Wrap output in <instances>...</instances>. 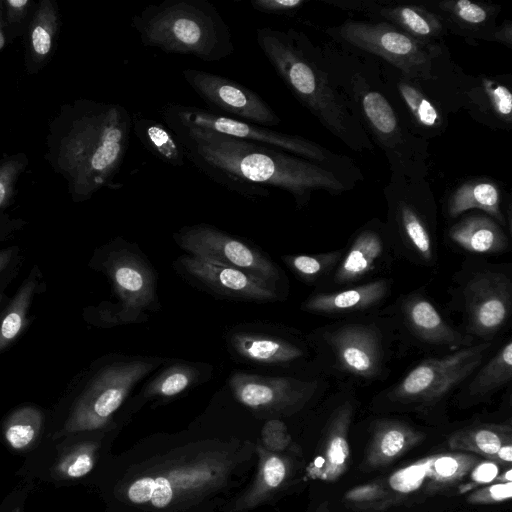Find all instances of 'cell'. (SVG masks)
Instances as JSON below:
<instances>
[{
	"label": "cell",
	"mask_w": 512,
	"mask_h": 512,
	"mask_svg": "<svg viewBox=\"0 0 512 512\" xmlns=\"http://www.w3.org/2000/svg\"><path fill=\"white\" fill-rule=\"evenodd\" d=\"M185 157L214 182L246 198L268 197L280 188L305 206L318 190L337 195L353 187L346 171L277 148L210 132L172 128Z\"/></svg>",
	"instance_id": "obj_1"
},
{
	"label": "cell",
	"mask_w": 512,
	"mask_h": 512,
	"mask_svg": "<svg viewBox=\"0 0 512 512\" xmlns=\"http://www.w3.org/2000/svg\"><path fill=\"white\" fill-rule=\"evenodd\" d=\"M319 47L329 74L373 144L385 154L392 174L426 178L428 141L416 134L402 109L386 94L378 59L337 42Z\"/></svg>",
	"instance_id": "obj_2"
},
{
	"label": "cell",
	"mask_w": 512,
	"mask_h": 512,
	"mask_svg": "<svg viewBox=\"0 0 512 512\" xmlns=\"http://www.w3.org/2000/svg\"><path fill=\"white\" fill-rule=\"evenodd\" d=\"M64 116L65 126L50 144V161L73 198L83 201L113 184L129 146L132 116L119 104L90 100L75 102Z\"/></svg>",
	"instance_id": "obj_3"
},
{
	"label": "cell",
	"mask_w": 512,
	"mask_h": 512,
	"mask_svg": "<svg viewBox=\"0 0 512 512\" xmlns=\"http://www.w3.org/2000/svg\"><path fill=\"white\" fill-rule=\"evenodd\" d=\"M256 41L293 96L330 133L355 152L374 151L351 102L325 67L318 45L294 28H258Z\"/></svg>",
	"instance_id": "obj_4"
},
{
	"label": "cell",
	"mask_w": 512,
	"mask_h": 512,
	"mask_svg": "<svg viewBox=\"0 0 512 512\" xmlns=\"http://www.w3.org/2000/svg\"><path fill=\"white\" fill-rule=\"evenodd\" d=\"M228 447H195L144 467L120 487L124 500L159 511H176L223 488L237 466Z\"/></svg>",
	"instance_id": "obj_5"
},
{
	"label": "cell",
	"mask_w": 512,
	"mask_h": 512,
	"mask_svg": "<svg viewBox=\"0 0 512 512\" xmlns=\"http://www.w3.org/2000/svg\"><path fill=\"white\" fill-rule=\"evenodd\" d=\"M131 26L144 46L168 54L216 62L235 50L229 25L207 0H164L149 4L133 16Z\"/></svg>",
	"instance_id": "obj_6"
},
{
	"label": "cell",
	"mask_w": 512,
	"mask_h": 512,
	"mask_svg": "<svg viewBox=\"0 0 512 512\" xmlns=\"http://www.w3.org/2000/svg\"><path fill=\"white\" fill-rule=\"evenodd\" d=\"M326 33L335 42L374 56L421 82L435 80L451 66L444 44L425 45L385 21L347 20Z\"/></svg>",
	"instance_id": "obj_7"
},
{
	"label": "cell",
	"mask_w": 512,
	"mask_h": 512,
	"mask_svg": "<svg viewBox=\"0 0 512 512\" xmlns=\"http://www.w3.org/2000/svg\"><path fill=\"white\" fill-rule=\"evenodd\" d=\"M100 268L111 282L115 303L99 306L104 326L142 324L160 307L157 273L139 247L117 238L105 247Z\"/></svg>",
	"instance_id": "obj_8"
},
{
	"label": "cell",
	"mask_w": 512,
	"mask_h": 512,
	"mask_svg": "<svg viewBox=\"0 0 512 512\" xmlns=\"http://www.w3.org/2000/svg\"><path fill=\"white\" fill-rule=\"evenodd\" d=\"M168 359L159 356H121L102 366L76 400L61 434L105 427L141 380Z\"/></svg>",
	"instance_id": "obj_9"
},
{
	"label": "cell",
	"mask_w": 512,
	"mask_h": 512,
	"mask_svg": "<svg viewBox=\"0 0 512 512\" xmlns=\"http://www.w3.org/2000/svg\"><path fill=\"white\" fill-rule=\"evenodd\" d=\"M163 124L169 129L182 128L255 142L280 149L303 159L335 169L349 171L351 161L321 145L298 135H290L226 117L212 110L182 104H168L161 111Z\"/></svg>",
	"instance_id": "obj_10"
},
{
	"label": "cell",
	"mask_w": 512,
	"mask_h": 512,
	"mask_svg": "<svg viewBox=\"0 0 512 512\" xmlns=\"http://www.w3.org/2000/svg\"><path fill=\"white\" fill-rule=\"evenodd\" d=\"M388 204V228L403 246L424 264L436 259V204L426 179L392 174L384 189Z\"/></svg>",
	"instance_id": "obj_11"
},
{
	"label": "cell",
	"mask_w": 512,
	"mask_h": 512,
	"mask_svg": "<svg viewBox=\"0 0 512 512\" xmlns=\"http://www.w3.org/2000/svg\"><path fill=\"white\" fill-rule=\"evenodd\" d=\"M490 347L488 341L459 348L443 357L423 360L387 392L392 402L432 405L467 379L480 365Z\"/></svg>",
	"instance_id": "obj_12"
},
{
	"label": "cell",
	"mask_w": 512,
	"mask_h": 512,
	"mask_svg": "<svg viewBox=\"0 0 512 512\" xmlns=\"http://www.w3.org/2000/svg\"><path fill=\"white\" fill-rule=\"evenodd\" d=\"M173 238L189 255L240 269L276 286L281 279L278 265L258 247L213 225L184 226L173 234Z\"/></svg>",
	"instance_id": "obj_13"
},
{
	"label": "cell",
	"mask_w": 512,
	"mask_h": 512,
	"mask_svg": "<svg viewBox=\"0 0 512 512\" xmlns=\"http://www.w3.org/2000/svg\"><path fill=\"white\" fill-rule=\"evenodd\" d=\"M480 458L472 453H440L421 458L392 473L387 488L396 504L409 496H434L459 488Z\"/></svg>",
	"instance_id": "obj_14"
},
{
	"label": "cell",
	"mask_w": 512,
	"mask_h": 512,
	"mask_svg": "<svg viewBox=\"0 0 512 512\" xmlns=\"http://www.w3.org/2000/svg\"><path fill=\"white\" fill-rule=\"evenodd\" d=\"M228 384L234 398L246 408L262 414L290 415L311 399L317 382L287 376H266L235 370Z\"/></svg>",
	"instance_id": "obj_15"
},
{
	"label": "cell",
	"mask_w": 512,
	"mask_h": 512,
	"mask_svg": "<svg viewBox=\"0 0 512 512\" xmlns=\"http://www.w3.org/2000/svg\"><path fill=\"white\" fill-rule=\"evenodd\" d=\"M182 76L191 89L218 114L267 128L281 122L259 94L236 81L191 68L184 69Z\"/></svg>",
	"instance_id": "obj_16"
},
{
	"label": "cell",
	"mask_w": 512,
	"mask_h": 512,
	"mask_svg": "<svg viewBox=\"0 0 512 512\" xmlns=\"http://www.w3.org/2000/svg\"><path fill=\"white\" fill-rule=\"evenodd\" d=\"M466 331L490 340L508 322L512 310V283L503 272L475 274L463 291Z\"/></svg>",
	"instance_id": "obj_17"
},
{
	"label": "cell",
	"mask_w": 512,
	"mask_h": 512,
	"mask_svg": "<svg viewBox=\"0 0 512 512\" xmlns=\"http://www.w3.org/2000/svg\"><path fill=\"white\" fill-rule=\"evenodd\" d=\"M176 266L190 281L224 298L256 303H269L279 299L276 285L240 269L189 254L180 256Z\"/></svg>",
	"instance_id": "obj_18"
},
{
	"label": "cell",
	"mask_w": 512,
	"mask_h": 512,
	"mask_svg": "<svg viewBox=\"0 0 512 512\" xmlns=\"http://www.w3.org/2000/svg\"><path fill=\"white\" fill-rule=\"evenodd\" d=\"M378 62L386 94L402 109L416 134L427 141L441 136L448 127L449 116L443 105L420 81L379 59Z\"/></svg>",
	"instance_id": "obj_19"
},
{
	"label": "cell",
	"mask_w": 512,
	"mask_h": 512,
	"mask_svg": "<svg viewBox=\"0 0 512 512\" xmlns=\"http://www.w3.org/2000/svg\"><path fill=\"white\" fill-rule=\"evenodd\" d=\"M454 104L457 111L463 108L489 128L510 130L512 127V93L510 79L505 76L473 77L456 72Z\"/></svg>",
	"instance_id": "obj_20"
},
{
	"label": "cell",
	"mask_w": 512,
	"mask_h": 512,
	"mask_svg": "<svg viewBox=\"0 0 512 512\" xmlns=\"http://www.w3.org/2000/svg\"><path fill=\"white\" fill-rule=\"evenodd\" d=\"M325 339L339 370L365 380L382 373V340L373 326L346 323L326 332Z\"/></svg>",
	"instance_id": "obj_21"
},
{
	"label": "cell",
	"mask_w": 512,
	"mask_h": 512,
	"mask_svg": "<svg viewBox=\"0 0 512 512\" xmlns=\"http://www.w3.org/2000/svg\"><path fill=\"white\" fill-rule=\"evenodd\" d=\"M226 343L231 355L256 366L286 367L305 356L304 349L294 341L252 325L231 328Z\"/></svg>",
	"instance_id": "obj_22"
},
{
	"label": "cell",
	"mask_w": 512,
	"mask_h": 512,
	"mask_svg": "<svg viewBox=\"0 0 512 512\" xmlns=\"http://www.w3.org/2000/svg\"><path fill=\"white\" fill-rule=\"evenodd\" d=\"M353 415L354 406L349 401L332 412L321 445L306 467L308 478L335 482L347 471L350 464L349 430Z\"/></svg>",
	"instance_id": "obj_23"
},
{
	"label": "cell",
	"mask_w": 512,
	"mask_h": 512,
	"mask_svg": "<svg viewBox=\"0 0 512 512\" xmlns=\"http://www.w3.org/2000/svg\"><path fill=\"white\" fill-rule=\"evenodd\" d=\"M401 314L408 331L424 344L458 349L474 345L471 336L462 334L450 326L422 294L413 293L406 296L402 300Z\"/></svg>",
	"instance_id": "obj_24"
},
{
	"label": "cell",
	"mask_w": 512,
	"mask_h": 512,
	"mask_svg": "<svg viewBox=\"0 0 512 512\" xmlns=\"http://www.w3.org/2000/svg\"><path fill=\"white\" fill-rule=\"evenodd\" d=\"M424 5L441 18L447 32L471 43L475 40L492 41L501 11L498 5L470 0H444Z\"/></svg>",
	"instance_id": "obj_25"
},
{
	"label": "cell",
	"mask_w": 512,
	"mask_h": 512,
	"mask_svg": "<svg viewBox=\"0 0 512 512\" xmlns=\"http://www.w3.org/2000/svg\"><path fill=\"white\" fill-rule=\"evenodd\" d=\"M388 292V281L379 279L340 291L313 294L303 302L301 309L324 315L361 312L378 305Z\"/></svg>",
	"instance_id": "obj_26"
},
{
	"label": "cell",
	"mask_w": 512,
	"mask_h": 512,
	"mask_svg": "<svg viewBox=\"0 0 512 512\" xmlns=\"http://www.w3.org/2000/svg\"><path fill=\"white\" fill-rule=\"evenodd\" d=\"M372 17L393 24L415 40L429 46L442 45L448 33L441 18L424 4L381 2Z\"/></svg>",
	"instance_id": "obj_27"
},
{
	"label": "cell",
	"mask_w": 512,
	"mask_h": 512,
	"mask_svg": "<svg viewBox=\"0 0 512 512\" xmlns=\"http://www.w3.org/2000/svg\"><path fill=\"white\" fill-rule=\"evenodd\" d=\"M258 467L254 481L229 509L224 512H247L271 498L291 473V461L282 453L266 450L261 444L256 447Z\"/></svg>",
	"instance_id": "obj_28"
},
{
	"label": "cell",
	"mask_w": 512,
	"mask_h": 512,
	"mask_svg": "<svg viewBox=\"0 0 512 512\" xmlns=\"http://www.w3.org/2000/svg\"><path fill=\"white\" fill-rule=\"evenodd\" d=\"M425 438L424 434L408 424L385 419L375 423L363 466L378 469L388 466Z\"/></svg>",
	"instance_id": "obj_29"
},
{
	"label": "cell",
	"mask_w": 512,
	"mask_h": 512,
	"mask_svg": "<svg viewBox=\"0 0 512 512\" xmlns=\"http://www.w3.org/2000/svg\"><path fill=\"white\" fill-rule=\"evenodd\" d=\"M385 252L383 233L376 226L361 229L342 255L334 273V283L357 282L376 268Z\"/></svg>",
	"instance_id": "obj_30"
},
{
	"label": "cell",
	"mask_w": 512,
	"mask_h": 512,
	"mask_svg": "<svg viewBox=\"0 0 512 512\" xmlns=\"http://www.w3.org/2000/svg\"><path fill=\"white\" fill-rule=\"evenodd\" d=\"M450 240L460 248L474 254H498L509 244L501 225L488 215H468L451 226Z\"/></svg>",
	"instance_id": "obj_31"
},
{
	"label": "cell",
	"mask_w": 512,
	"mask_h": 512,
	"mask_svg": "<svg viewBox=\"0 0 512 512\" xmlns=\"http://www.w3.org/2000/svg\"><path fill=\"white\" fill-rule=\"evenodd\" d=\"M168 361V360H167ZM143 387L144 399L170 400L209 378L212 367L203 363L169 360Z\"/></svg>",
	"instance_id": "obj_32"
},
{
	"label": "cell",
	"mask_w": 512,
	"mask_h": 512,
	"mask_svg": "<svg viewBox=\"0 0 512 512\" xmlns=\"http://www.w3.org/2000/svg\"><path fill=\"white\" fill-rule=\"evenodd\" d=\"M502 194L499 185L488 178L465 181L453 190L447 200V213L456 218L464 212L478 209L485 212L499 225H506L501 209Z\"/></svg>",
	"instance_id": "obj_33"
},
{
	"label": "cell",
	"mask_w": 512,
	"mask_h": 512,
	"mask_svg": "<svg viewBox=\"0 0 512 512\" xmlns=\"http://www.w3.org/2000/svg\"><path fill=\"white\" fill-rule=\"evenodd\" d=\"M506 444H512L510 424L482 423L454 431L448 438L452 450L472 453L495 461Z\"/></svg>",
	"instance_id": "obj_34"
},
{
	"label": "cell",
	"mask_w": 512,
	"mask_h": 512,
	"mask_svg": "<svg viewBox=\"0 0 512 512\" xmlns=\"http://www.w3.org/2000/svg\"><path fill=\"white\" fill-rule=\"evenodd\" d=\"M132 132L162 162L173 167L184 165L186 157L183 147L165 124L134 114Z\"/></svg>",
	"instance_id": "obj_35"
},
{
	"label": "cell",
	"mask_w": 512,
	"mask_h": 512,
	"mask_svg": "<svg viewBox=\"0 0 512 512\" xmlns=\"http://www.w3.org/2000/svg\"><path fill=\"white\" fill-rule=\"evenodd\" d=\"M59 26L57 6L43 0L36 9L29 26L28 57L30 65L39 67L50 56Z\"/></svg>",
	"instance_id": "obj_36"
},
{
	"label": "cell",
	"mask_w": 512,
	"mask_h": 512,
	"mask_svg": "<svg viewBox=\"0 0 512 512\" xmlns=\"http://www.w3.org/2000/svg\"><path fill=\"white\" fill-rule=\"evenodd\" d=\"M512 378V341L509 339L478 371L467 385L470 397L491 395L503 388Z\"/></svg>",
	"instance_id": "obj_37"
},
{
	"label": "cell",
	"mask_w": 512,
	"mask_h": 512,
	"mask_svg": "<svg viewBox=\"0 0 512 512\" xmlns=\"http://www.w3.org/2000/svg\"><path fill=\"white\" fill-rule=\"evenodd\" d=\"M36 277L31 274L19 288L0 319V352L8 347L27 324V312L36 291Z\"/></svg>",
	"instance_id": "obj_38"
},
{
	"label": "cell",
	"mask_w": 512,
	"mask_h": 512,
	"mask_svg": "<svg viewBox=\"0 0 512 512\" xmlns=\"http://www.w3.org/2000/svg\"><path fill=\"white\" fill-rule=\"evenodd\" d=\"M43 423V415L31 406L15 410L7 418L3 434L9 446L15 450H24L38 438Z\"/></svg>",
	"instance_id": "obj_39"
},
{
	"label": "cell",
	"mask_w": 512,
	"mask_h": 512,
	"mask_svg": "<svg viewBox=\"0 0 512 512\" xmlns=\"http://www.w3.org/2000/svg\"><path fill=\"white\" fill-rule=\"evenodd\" d=\"M342 255L341 250H336L312 255H285L282 260L297 278L311 285L336 268Z\"/></svg>",
	"instance_id": "obj_40"
},
{
	"label": "cell",
	"mask_w": 512,
	"mask_h": 512,
	"mask_svg": "<svg viewBox=\"0 0 512 512\" xmlns=\"http://www.w3.org/2000/svg\"><path fill=\"white\" fill-rule=\"evenodd\" d=\"M98 446L93 442L78 444L67 450L56 463V472L66 479H79L92 471Z\"/></svg>",
	"instance_id": "obj_41"
},
{
	"label": "cell",
	"mask_w": 512,
	"mask_h": 512,
	"mask_svg": "<svg viewBox=\"0 0 512 512\" xmlns=\"http://www.w3.org/2000/svg\"><path fill=\"white\" fill-rule=\"evenodd\" d=\"M343 499L353 507L377 512L396 504L394 496L382 482L355 486L344 494Z\"/></svg>",
	"instance_id": "obj_42"
},
{
	"label": "cell",
	"mask_w": 512,
	"mask_h": 512,
	"mask_svg": "<svg viewBox=\"0 0 512 512\" xmlns=\"http://www.w3.org/2000/svg\"><path fill=\"white\" fill-rule=\"evenodd\" d=\"M26 160L11 157L0 163V209L5 207L14 193L16 181L24 169Z\"/></svg>",
	"instance_id": "obj_43"
},
{
	"label": "cell",
	"mask_w": 512,
	"mask_h": 512,
	"mask_svg": "<svg viewBox=\"0 0 512 512\" xmlns=\"http://www.w3.org/2000/svg\"><path fill=\"white\" fill-rule=\"evenodd\" d=\"M291 443V437L284 422L268 420L261 430V445L268 451L282 453Z\"/></svg>",
	"instance_id": "obj_44"
},
{
	"label": "cell",
	"mask_w": 512,
	"mask_h": 512,
	"mask_svg": "<svg viewBox=\"0 0 512 512\" xmlns=\"http://www.w3.org/2000/svg\"><path fill=\"white\" fill-rule=\"evenodd\" d=\"M512 482H497L471 492L466 500L470 504H496L510 500Z\"/></svg>",
	"instance_id": "obj_45"
},
{
	"label": "cell",
	"mask_w": 512,
	"mask_h": 512,
	"mask_svg": "<svg viewBox=\"0 0 512 512\" xmlns=\"http://www.w3.org/2000/svg\"><path fill=\"white\" fill-rule=\"evenodd\" d=\"M306 3L305 0H253L250 2L253 9L276 15L294 14Z\"/></svg>",
	"instance_id": "obj_46"
},
{
	"label": "cell",
	"mask_w": 512,
	"mask_h": 512,
	"mask_svg": "<svg viewBox=\"0 0 512 512\" xmlns=\"http://www.w3.org/2000/svg\"><path fill=\"white\" fill-rule=\"evenodd\" d=\"M495 461L478 462L471 470L470 479L477 484H484L493 481L498 477L499 467Z\"/></svg>",
	"instance_id": "obj_47"
},
{
	"label": "cell",
	"mask_w": 512,
	"mask_h": 512,
	"mask_svg": "<svg viewBox=\"0 0 512 512\" xmlns=\"http://www.w3.org/2000/svg\"><path fill=\"white\" fill-rule=\"evenodd\" d=\"M31 5L29 0H5L3 1L6 10V18L9 23H19L27 15L28 8Z\"/></svg>",
	"instance_id": "obj_48"
},
{
	"label": "cell",
	"mask_w": 512,
	"mask_h": 512,
	"mask_svg": "<svg viewBox=\"0 0 512 512\" xmlns=\"http://www.w3.org/2000/svg\"><path fill=\"white\" fill-rule=\"evenodd\" d=\"M492 41L501 43L511 48L512 46V22L510 20L504 21L498 25L493 33Z\"/></svg>",
	"instance_id": "obj_49"
},
{
	"label": "cell",
	"mask_w": 512,
	"mask_h": 512,
	"mask_svg": "<svg viewBox=\"0 0 512 512\" xmlns=\"http://www.w3.org/2000/svg\"><path fill=\"white\" fill-rule=\"evenodd\" d=\"M13 256V249L0 250V272H2Z\"/></svg>",
	"instance_id": "obj_50"
},
{
	"label": "cell",
	"mask_w": 512,
	"mask_h": 512,
	"mask_svg": "<svg viewBox=\"0 0 512 512\" xmlns=\"http://www.w3.org/2000/svg\"><path fill=\"white\" fill-rule=\"evenodd\" d=\"M4 6L3 1L0 0V51L5 45V35H4V18H3Z\"/></svg>",
	"instance_id": "obj_51"
},
{
	"label": "cell",
	"mask_w": 512,
	"mask_h": 512,
	"mask_svg": "<svg viewBox=\"0 0 512 512\" xmlns=\"http://www.w3.org/2000/svg\"><path fill=\"white\" fill-rule=\"evenodd\" d=\"M9 512H21V510H20L19 507H15L11 511H9Z\"/></svg>",
	"instance_id": "obj_52"
},
{
	"label": "cell",
	"mask_w": 512,
	"mask_h": 512,
	"mask_svg": "<svg viewBox=\"0 0 512 512\" xmlns=\"http://www.w3.org/2000/svg\"><path fill=\"white\" fill-rule=\"evenodd\" d=\"M2 298H3V295H2V293L0 292V303L2 302Z\"/></svg>",
	"instance_id": "obj_53"
}]
</instances>
